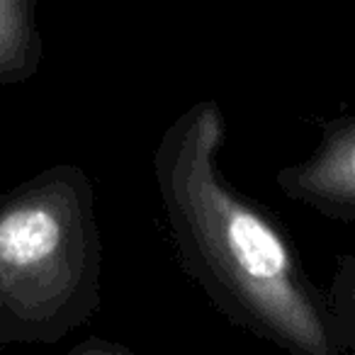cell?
<instances>
[{
	"label": "cell",
	"instance_id": "obj_1",
	"mask_svg": "<svg viewBox=\"0 0 355 355\" xmlns=\"http://www.w3.org/2000/svg\"><path fill=\"white\" fill-rule=\"evenodd\" d=\"M224 114L200 100L153 153L178 258L232 324L292 355H343L329 295L311 282L290 234L222 173Z\"/></svg>",
	"mask_w": 355,
	"mask_h": 355
},
{
	"label": "cell",
	"instance_id": "obj_3",
	"mask_svg": "<svg viewBox=\"0 0 355 355\" xmlns=\"http://www.w3.org/2000/svg\"><path fill=\"white\" fill-rule=\"evenodd\" d=\"M275 183L295 202L355 224V112L326 119L314 151L280 168Z\"/></svg>",
	"mask_w": 355,
	"mask_h": 355
},
{
	"label": "cell",
	"instance_id": "obj_5",
	"mask_svg": "<svg viewBox=\"0 0 355 355\" xmlns=\"http://www.w3.org/2000/svg\"><path fill=\"white\" fill-rule=\"evenodd\" d=\"M326 295H329L331 311H334L340 350L355 353V251L338 258Z\"/></svg>",
	"mask_w": 355,
	"mask_h": 355
},
{
	"label": "cell",
	"instance_id": "obj_2",
	"mask_svg": "<svg viewBox=\"0 0 355 355\" xmlns=\"http://www.w3.org/2000/svg\"><path fill=\"white\" fill-rule=\"evenodd\" d=\"M95 190L78 166H51L0 195V345L56 343L100 306Z\"/></svg>",
	"mask_w": 355,
	"mask_h": 355
},
{
	"label": "cell",
	"instance_id": "obj_4",
	"mask_svg": "<svg viewBox=\"0 0 355 355\" xmlns=\"http://www.w3.org/2000/svg\"><path fill=\"white\" fill-rule=\"evenodd\" d=\"M40 64L37 0H0V85L32 78Z\"/></svg>",
	"mask_w": 355,
	"mask_h": 355
}]
</instances>
